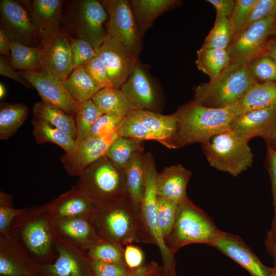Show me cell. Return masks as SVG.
Instances as JSON below:
<instances>
[{"mask_svg": "<svg viewBox=\"0 0 276 276\" xmlns=\"http://www.w3.org/2000/svg\"><path fill=\"white\" fill-rule=\"evenodd\" d=\"M57 257L51 263L38 265L44 276H94L84 250L57 236Z\"/></svg>", "mask_w": 276, "mask_h": 276, "instance_id": "cell-14", "label": "cell"}, {"mask_svg": "<svg viewBox=\"0 0 276 276\" xmlns=\"http://www.w3.org/2000/svg\"><path fill=\"white\" fill-rule=\"evenodd\" d=\"M109 19L106 32L137 57L142 50V34L139 30L129 1L102 0L100 1Z\"/></svg>", "mask_w": 276, "mask_h": 276, "instance_id": "cell-10", "label": "cell"}, {"mask_svg": "<svg viewBox=\"0 0 276 276\" xmlns=\"http://www.w3.org/2000/svg\"><path fill=\"white\" fill-rule=\"evenodd\" d=\"M257 83L248 63H231L216 78L198 85L194 99L211 108H224L238 102Z\"/></svg>", "mask_w": 276, "mask_h": 276, "instance_id": "cell-5", "label": "cell"}, {"mask_svg": "<svg viewBox=\"0 0 276 276\" xmlns=\"http://www.w3.org/2000/svg\"><path fill=\"white\" fill-rule=\"evenodd\" d=\"M74 70L84 66L97 56V53L87 41L81 38L70 37Z\"/></svg>", "mask_w": 276, "mask_h": 276, "instance_id": "cell-46", "label": "cell"}, {"mask_svg": "<svg viewBox=\"0 0 276 276\" xmlns=\"http://www.w3.org/2000/svg\"><path fill=\"white\" fill-rule=\"evenodd\" d=\"M233 38L228 18L216 14L214 26L207 35L202 47L227 49Z\"/></svg>", "mask_w": 276, "mask_h": 276, "instance_id": "cell-40", "label": "cell"}, {"mask_svg": "<svg viewBox=\"0 0 276 276\" xmlns=\"http://www.w3.org/2000/svg\"><path fill=\"white\" fill-rule=\"evenodd\" d=\"M276 28V16H270L250 25L233 40L227 48L230 63H249L261 54Z\"/></svg>", "mask_w": 276, "mask_h": 276, "instance_id": "cell-12", "label": "cell"}, {"mask_svg": "<svg viewBox=\"0 0 276 276\" xmlns=\"http://www.w3.org/2000/svg\"><path fill=\"white\" fill-rule=\"evenodd\" d=\"M96 206L106 205L131 198L124 170L105 156L86 168L75 185Z\"/></svg>", "mask_w": 276, "mask_h": 276, "instance_id": "cell-4", "label": "cell"}, {"mask_svg": "<svg viewBox=\"0 0 276 276\" xmlns=\"http://www.w3.org/2000/svg\"><path fill=\"white\" fill-rule=\"evenodd\" d=\"M276 125V107L245 112L235 117L229 129L249 142L255 137L264 139Z\"/></svg>", "mask_w": 276, "mask_h": 276, "instance_id": "cell-21", "label": "cell"}, {"mask_svg": "<svg viewBox=\"0 0 276 276\" xmlns=\"http://www.w3.org/2000/svg\"><path fill=\"white\" fill-rule=\"evenodd\" d=\"M107 14L100 1H75L68 8L66 20L79 38L87 41L96 51L107 36L104 24Z\"/></svg>", "mask_w": 276, "mask_h": 276, "instance_id": "cell-9", "label": "cell"}, {"mask_svg": "<svg viewBox=\"0 0 276 276\" xmlns=\"http://www.w3.org/2000/svg\"><path fill=\"white\" fill-rule=\"evenodd\" d=\"M262 53H265L276 61V35H273L267 41Z\"/></svg>", "mask_w": 276, "mask_h": 276, "instance_id": "cell-56", "label": "cell"}, {"mask_svg": "<svg viewBox=\"0 0 276 276\" xmlns=\"http://www.w3.org/2000/svg\"><path fill=\"white\" fill-rule=\"evenodd\" d=\"M220 232L205 213L187 196L178 204L172 228L164 242L174 256L181 247L190 244L211 245Z\"/></svg>", "mask_w": 276, "mask_h": 276, "instance_id": "cell-6", "label": "cell"}, {"mask_svg": "<svg viewBox=\"0 0 276 276\" xmlns=\"http://www.w3.org/2000/svg\"><path fill=\"white\" fill-rule=\"evenodd\" d=\"M24 209L13 208L11 196L0 192V235H7L13 220L25 211Z\"/></svg>", "mask_w": 276, "mask_h": 276, "instance_id": "cell-44", "label": "cell"}, {"mask_svg": "<svg viewBox=\"0 0 276 276\" xmlns=\"http://www.w3.org/2000/svg\"><path fill=\"white\" fill-rule=\"evenodd\" d=\"M88 218L103 241L123 246L132 243L155 245L141 209L131 198L96 207Z\"/></svg>", "mask_w": 276, "mask_h": 276, "instance_id": "cell-1", "label": "cell"}, {"mask_svg": "<svg viewBox=\"0 0 276 276\" xmlns=\"http://www.w3.org/2000/svg\"><path fill=\"white\" fill-rule=\"evenodd\" d=\"M55 227L57 236L83 249L103 241L96 233L88 217L55 221Z\"/></svg>", "mask_w": 276, "mask_h": 276, "instance_id": "cell-26", "label": "cell"}, {"mask_svg": "<svg viewBox=\"0 0 276 276\" xmlns=\"http://www.w3.org/2000/svg\"><path fill=\"white\" fill-rule=\"evenodd\" d=\"M175 113L179 148L207 143L215 135L229 129L232 121L239 114L235 104L211 108L194 100L182 105Z\"/></svg>", "mask_w": 276, "mask_h": 276, "instance_id": "cell-3", "label": "cell"}, {"mask_svg": "<svg viewBox=\"0 0 276 276\" xmlns=\"http://www.w3.org/2000/svg\"><path fill=\"white\" fill-rule=\"evenodd\" d=\"M266 162L271 182L274 206L273 233L271 234L273 236L276 235V150L267 147Z\"/></svg>", "mask_w": 276, "mask_h": 276, "instance_id": "cell-51", "label": "cell"}, {"mask_svg": "<svg viewBox=\"0 0 276 276\" xmlns=\"http://www.w3.org/2000/svg\"><path fill=\"white\" fill-rule=\"evenodd\" d=\"M44 54L43 44L30 47L18 42H11L9 63L14 69L31 72H41Z\"/></svg>", "mask_w": 276, "mask_h": 276, "instance_id": "cell-29", "label": "cell"}, {"mask_svg": "<svg viewBox=\"0 0 276 276\" xmlns=\"http://www.w3.org/2000/svg\"><path fill=\"white\" fill-rule=\"evenodd\" d=\"M272 16H276V0H257L240 33L255 22Z\"/></svg>", "mask_w": 276, "mask_h": 276, "instance_id": "cell-47", "label": "cell"}, {"mask_svg": "<svg viewBox=\"0 0 276 276\" xmlns=\"http://www.w3.org/2000/svg\"><path fill=\"white\" fill-rule=\"evenodd\" d=\"M129 2L142 35L159 15L180 3L176 0H131Z\"/></svg>", "mask_w": 276, "mask_h": 276, "instance_id": "cell-28", "label": "cell"}, {"mask_svg": "<svg viewBox=\"0 0 276 276\" xmlns=\"http://www.w3.org/2000/svg\"><path fill=\"white\" fill-rule=\"evenodd\" d=\"M209 164L219 171L237 176L251 166L253 153L248 142L228 129L201 144Z\"/></svg>", "mask_w": 276, "mask_h": 276, "instance_id": "cell-8", "label": "cell"}, {"mask_svg": "<svg viewBox=\"0 0 276 276\" xmlns=\"http://www.w3.org/2000/svg\"><path fill=\"white\" fill-rule=\"evenodd\" d=\"M102 114L91 99L79 104L74 116L76 127L75 143H80L89 137L94 123Z\"/></svg>", "mask_w": 276, "mask_h": 276, "instance_id": "cell-38", "label": "cell"}, {"mask_svg": "<svg viewBox=\"0 0 276 276\" xmlns=\"http://www.w3.org/2000/svg\"><path fill=\"white\" fill-rule=\"evenodd\" d=\"M267 147L276 150V125L264 139Z\"/></svg>", "mask_w": 276, "mask_h": 276, "instance_id": "cell-57", "label": "cell"}, {"mask_svg": "<svg viewBox=\"0 0 276 276\" xmlns=\"http://www.w3.org/2000/svg\"><path fill=\"white\" fill-rule=\"evenodd\" d=\"M212 246L245 269L251 276H271L272 269L265 266L238 236L220 231Z\"/></svg>", "mask_w": 276, "mask_h": 276, "instance_id": "cell-19", "label": "cell"}, {"mask_svg": "<svg viewBox=\"0 0 276 276\" xmlns=\"http://www.w3.org/2000/svg\"><path fill=\"white\" fill-rule=\"evenodd\" d=\"M274 276H276V275H274Z\"/></svg>", "mask_w": 276, "mask_h": 276, "instance_id": "cell-62", "label": "cell"}, {"mask_svg": "<svg viewBox=\"0 0 276 276\" xmlns=\"http://www.w3.org/2000/svg\"><path fill=\"white\" fill-rule=\"evenodd\" d=\"M124 260L126 265L132 270L144 265V252L139 247L128 244L124 248Z\"/></svg>", "mask_w": 276, "mask_h": 276, "instance_id": "cell-52", "label": "cell"}, {"mask_svg": "<svg viewBox=\"0 0 276 276\" xmlns=\"http://www.w3.org/2000/svg\"><path fill=\"white\" fill-rule=\"evenodd\" d=\"M36 270L38 265L9 235H0L1 276H35Z\"/></svg>", "mask_w": 276, "mask_h": 276, "instance_id": "cell-22", "label": "cell"}, {"mask_svg": "<svg viewBox=\"0 0 276 276\" xmlns=\"http://www.w3.org/2000/svg\"><path fill=\"white\" fill-rule=\"evenodd\" d=\"M32 123L33 135L38 144L53 143L62 148L65 153L70 152L74 148L75 140L49 122L34 118Z\"/></svg>", "mask_w": 276, "mask_h": 276, "instance_id": "cell-35", "label": "cell"}, {"mask_svg": "<svg viewBox=\"0 0 276 276\" xmlns=\"http://www.w3.org/2000/svg\"><path fill=\"white\" fill-rule=\"evenodd\" d=\"M216 10V14H220L229 18L233 11L235 1L234 0H208Z\"/></svg>", "mask_w": 276, "mask_h": 276, "instance_id": "cell-54", "label": "cell"}, {"mask_svg": "<svg viewBox=\"0 0 276 276\" xmlns=\"http://www.w3.org/2000/svg\"><path fill=\"white\" fill-rule=\"evenodd\" d=\"M62 82L70 95L78 104L91 100L102 89L94 83L83 66L74 69Z\"/></svg>", "mask_w": 276, "mask_h": 276, "instance_id": "cell-32", "label": "cell"}, {"mask_svg": "<svg viewBox=\"0 0 276 276\" xmlns=\"http://www.w3.org/2000/svg\"><path fill=\"white\" fill-rule=\"evenodd\" d=\"M235 105L239 114L276 107V82L256 83Z\"/></svg>", "mask_w": 276, "mask_h": 276, "instance_id": "cell-27", "label": "cell"}, {"mask_svg": "<svg viewBox=\"0 0 276 276\" xmlns=\"http://www.w3.org/2000/svg\"><path fill=\"white\" fill-rule=\"evenodd\" d=\"M113 87L120 89L139 63L137 57L115 39L106 36L96 51Z\"/></svg>", "mask_w": 276, "mask_h": 276, "instance_id": "cell-15", "label": "cell"}, {"mask_svg": "<svg viewBox=\"0 0 276 276\" xmlns=\"http://www.w3.org/2000/svg\"><path fill=\"white\" fill-rule=\"evenodd\" d=\"M125 118L115 114H102L94 123L89 137L107 135L118 132Z\"/></svg>", "mask_w": 276, "mask_h": 276, "instance_id": "cell-45", "label": "cell"}, {"mask_svg": "<svg viewBox=\"0 0 276 276\" xmlns=\"http://www.w3.org/2000/svg\"><path fill=\"white\" fill-rule=\"evenodd\" d=\"M37 265L57 257L55 221L46 204L26 208L11 224L9 234Z\"/></svg>", "mask_w": 276, "mask_h": 276, "instance_id": "cell-2", "label": "cell"}, {"mask_svg": "<svg viewBox=\"0 0 276 276\" xmlns=\"http://www.w3.org/2000/svg\"><path fill=\"white\" fill-rule=\"evenodd\" d=\"M268 242L271 252L276 259V242L270 235L268 237Z\"/></svg>", "mask_w": 276, "mask_h": 276, "instance_id": "cell-58", "label": "cell"}, {"mask_svg": "<svg viewBox=\"0 0 276 276\" xmlns=\"http://www.w3.org/2000/svg\"><path fill=\"white\" fill-rule=\"evenodd\" d=\"M0 8L1 29L11 40L30 47L42 43L29 13L20 2L1 0Z\"/></svg>", "mask_w": 276, "mask_h": 276, "instance_id": "cell-13", "label": "cell"}, {"mask_svg": "<svg viewBox=\"0 0 276 276\" xmlns=\"http://www.w3.org/2000/svg\"><path fill=\"white\" fill-rule=\"evenodd\" d=\"M91 100L103 114L126 117L135 110L121 89L114 87L101 89Z\"/></svg>", "mask_w": 276, "mask_h": 276, "instance_id": "cell-30", "label": "cell"}, {"mask_svg": "<svg viewBox=\"0 0 276 276\" xmlns=\"http://www.w3.org/2000/svg\"><path fill=\"white\" fill-rule=\"evenodd\" d=\"M119 136L118 132L89 137L82 142L75 143L73 149L65 153L60 160L68 175L79 177L86 168L106 156L111 144Z\"/></svg>", "mask_w": 276, "mask_h": 276, "instance_id": "cell-16", "label": "cell"}, {"mask_svg": "<svg viewBox=\"0 0 276 276\" xmlns=\"http://www.w3.org/2000/svg\"><path fill=\"white\" fill-rule=\"evenodd\" d=\"M178 204L167 198L160 197L157 198L158 222L164 240L168 236L172 228Z\"/></svg>", "mask_w": 276, "mask_h": 276, "instance_id": "cell-42", "label": "cell"}, {"mask_svg": "<svg viewBox=\"0 0 276 276\" xmlns=\"http://www.w3.org/2000/svg\"><path fill=\"white\" fill-rule=\"evenodd\" d=\"M25 276H35V275H25Z\"/></svg>", "mask_w": 276, "mask_h": 276, "instance_id": "cell-61", "label": "cell"}, {"mask_svg": "<svg viewBox=\"0 0 276 276\" xmlns=\"http://www.w3.org/2000/svg\"><path fill=\"white\" fill-rule=\"evenodd\" d=\"M257 1V0L235 1L233 11L228 18L233 34V40L240 33Z\"/></svg>", "mask_w": 276, "mask_h": 276, "instance_id": "cell-43", "label": "cell"}, {"mask_svg": "<svg viewBox=\"0 0 276 276\" xmlns=\"http://www.w3.org/2000/svg\"><path fill=\"white\" fill-rule=\"evenodd\" d=\"M145 186L141 211L146 224L160 251L163 265L175 269L174 256L167 249L159 226L157 213L156 179L158 174L151 152L143 154Z\"/></svg>", "mask_w": 276, "mask_h": 276, "instance_id": "cell-11", "label": "cell"}, {"mask_svg": "<svg viewBox=\"0 0 276 276\" xmlns=\"http://www.w3.org/2000/svg\"><path fill=\"white\" fill-rule=\"evenodd\" d=\"M84 250L89 260L126 266L120 245L102 241Z\"/></svg>", "mask_w": 276, "mask_h": 276, "instance_id": "cell-39", "label": "cell"}, {"mask_svg": "<svg viewBox=\"0 0 276 276\" xmlns=\"http://www.w3.org/2000/svg\"><path fill=\"white\" fill-rule=\"evenodd\" d=\"M46 204L55 221L88 217L96 208L94 203L75 185Z\"/></svg>", "mask_w": 276, "mask_h": 276, "instance_id": "cell-24", "label": "cell"}, {"mask_svg": "<svg viewBox=\"0 0 276 276\" xmlns=\"http://www.w3.org/2000/svg\"><path fill=\"white\" fill-rule=\"evenodd\" d=\"M33 113L34 118L49 122L76 140V127L73 116L42 101L34 104Z\"/></svg>", "mask_w": 276, "mask_h": 276, "instance_id": "cell-31", "label": "cell"}, {"mask_svg": "<svg viewBox=\"0 0 276 276\" xmlns=\"http://www.w3.org/2000/svg\"><path fill=\"white\" fill-rule=\"evenodd\" d=\"M143 153V152L135 153L124 169L126 185L128 194L133 202L140 209L143 201L145 186Z\"/></svg>", "mask_w": 276, "mask_h": 276, "instance_id": "cell-34", "label": "cell"}, {"mask_svg": "<svg viewBox=\"0 0 276 276\" xmlns=\"http://www.w3.org/2000/svg\"><path fill=\"white\" fill-rule=\"evenodd\" d=\"M0 74L21 83L27 88L32 87L31 84L20 74V72H16L8 62L7 59L2 56L0 58Z\"/></svg>", "mask_w": 276, "mask_h": 276, "instance_id": "cell-53", "label": "cell"}, {"mask_svg": "<svg viewBox=\"0 0 276 276\" xmlns=\"http://www.w3.org/2000/svg\"><path fill=\"white\" fill-rule=\"evenodd\" d=\"M6 94V89L4 84L2 83L0 84V98L2 99Z\"/></svg>", "mask_w": 276, "mask_h": 276, "instance_id": "cell-59", "label": "cell"}, {"mask_svg": "<svg viewBox=\"0 0 276 276\" xmlns=\"http://www.w3.org/2000/svg\"><path fill=\"white\" fill-rule=\"evenodd\" d=\"M11 39L4 30L0 29V53L7 60L11 58Z\"/></svg>", "mask_w": 276, "mask_h": 276, "instance_id": "cell-55", "label": "cell"}, {"mask_svg": "<svg viewBox=\"0 0 276 276\" xmlns=\"http://www.w3.org/2000/svg\"><path fill=\"white\" fill-rule=\"evenodd\" d=\"M191 175V172L180 164L165 168L156 179L157 197L179 203L187 196L186 189Z\"/></svg>", "mask_w": 276, "mask_h": 276, "instance_id": "cell-25", "label": "cell"}, {"mask_svg": "<svg viewBox=\"0 0 276 276\" xmlns=\"http://www.w3.org/2000/svg\"><path fill=\"white\" fill-rule=\"evenodd\" d=\"M21 2L30 14L42 43L59 30L63 1L32 0Z\"/></svg>", "mask_w": 276, "mask_h": 276, "instance_id": "cell-23", "label": "cell"}, {"mask_svg": "<svg viewBox=\"0 0 276 276\" xmlns=\"http://www.w3.org/2000/svg\"><path fill=\"white\" fill-rule=\"evenodd\" d=\"M94 83L101 88L113 87L99 58L95 57L83 66Z\"/></svg>", "mask_w": 276, "mask_h": 276, "instance_id": "cell-48", "label": "cell"}, {"mask_svg": "<svg viewBox=\"0 0 276 276\" xmlns=\"http://www.w3.org/2000/svg\"><path fill=\"white\" fill-rule=\"evenodd\" d=\"M136 110L156 112L159 109L156 90L140 63L120 88Z\"/></svg>", "mask_w": 276, "mask_h": 276, "instance_id": "cell-20", "label": "cell"}, {"mask_svg": "<svg viewBox=\"0 0 276 276\" xmlns=\"http://www.w3.org/2000/svg\"><path fill=\"white\" fill-rule=\"evenodd\" d=\"M120 136L154 140L170 149L179 148L175 113L164 115L144 110L132 111L119 130Z\"/></svg>", "mask_w": 276, "mask_h": 276, "instance_id": "cell-7", "label": "cell"}, {"mask_svg": "<svg viewBox=\"0 0 276 276\" xmlns=\"http://www.w3.org/2000/svg\"><path fill=\"white\" fill-rule=\"evenodd\" d=\"M251 75L257 83L276 82V61L261 53L249 63Z\"/></svg>", "mask_w": 276, "mask_h": 276, "instance_id": "cell-41", "label": "cell"}, {"mask_svg": "<svg viewBox=\"0 0 276 276\" xmlns=\"http://www.w3.org/2000/svg\"><path fill=\"white\" fill-rule=\"evenodd\" d=\"M42 69L61 81H63L74 70L70 37L58 30L45 41Z\"/></svg>", "mask_w": 276, "mask_h": 276, "instance_id": "cell-18", "label": "cell"}, {"mask_svg": "<svg viewBox=\"0 0 276 276\" xmlns=\"http://www.w3.org/2000/svg\"><path fill=\"white\" fill-rule=\"evenodd\" d=\"M227 49L202 47L197 51L195 61L198 68L208 75L210 80L216 78L230 63Z\"/></svg>", "mask_w": 276, "mask_h": 276, "instance_id": "cell-33", "label": "cell"}, {"mask_svg": "<svg viewBox=\"0 0 276 276\" xmlns=\"http://www.w3.org/2000/svg\"><path fill=\"white\" fill-rule=\"evenodd\" d=\"M20 73L36 89L42 101L74 117L79 104L70 95L62 81L44 71H22Z\"/></svg>", "mask_w": 276, "mask_h": 276, "instance_id": "cell-17", "label": "cell"}, {"mask_svg": "<svg viewBox=\"0 0 276 276\" xmlns=\"http://www.w3.org/2000/svg\"><path fill=\"white\" fill-rule=\"evenodd\" d=\"M29 109L22 103L3 105L0 109V139L12 136L28 117Z\"/></svg>", "mask_w": 276, "mask_h": 276, "instance_id": "cell-36", "label": "cell"}, {"mask_svg": "<svg viewBox=\"0 0 276 276\" xmlns=\"http://www.w3.org/2000/svg\"><path fill=\"white\" fill-rule=\"evenodd\" d=\"M274 35H276V28H275V31H274Z\"/></svg>", "mask_w": 276, "mask_h": 276, "instance_id": "cell-60", "label": "cell"}, {"mask_svg": "<svg viewBox=\"0 0 276 276\" xmlns=\"http://www.w3.org/2000/svg\"><path fill=\"white\" fill-rule=\"evenodd\" d=\"M139 152H143V141L119 136L111 144L106 156L117 167L124 170L132 156Z\"/></svg>", "mask_w": 276, "mask_h": 276, "instance_id": "cell-37", "label": "cell"}, {"mask_svg": "<svg viewBox=\"0 0 276 276\" xmlns=\"http://www.w3.org/2000/svg\"><path fill=\"white\" fill-rule=\"evenodd\" d=\"M89 260L94 276H128L133 270L125 265Z\"/></svg>", "mask_w": 276, "mask_h": 276, "instance_id": "cell-49", "label": "cell"}, {"mask_svg": "<svg viewBox=\"0 0 276 276\" xmlns=\"http://www.w3.org/2000/svg\"><path fill=\"white\" fill-rule=\"evenodd\" d=\"M128 276H176L175 269L152 261L134 269Z\"/></svg>", "mask_w": 276, "mask_h": 276, "instance_id": "cell-50", "label": "cell"}]
</instances>
